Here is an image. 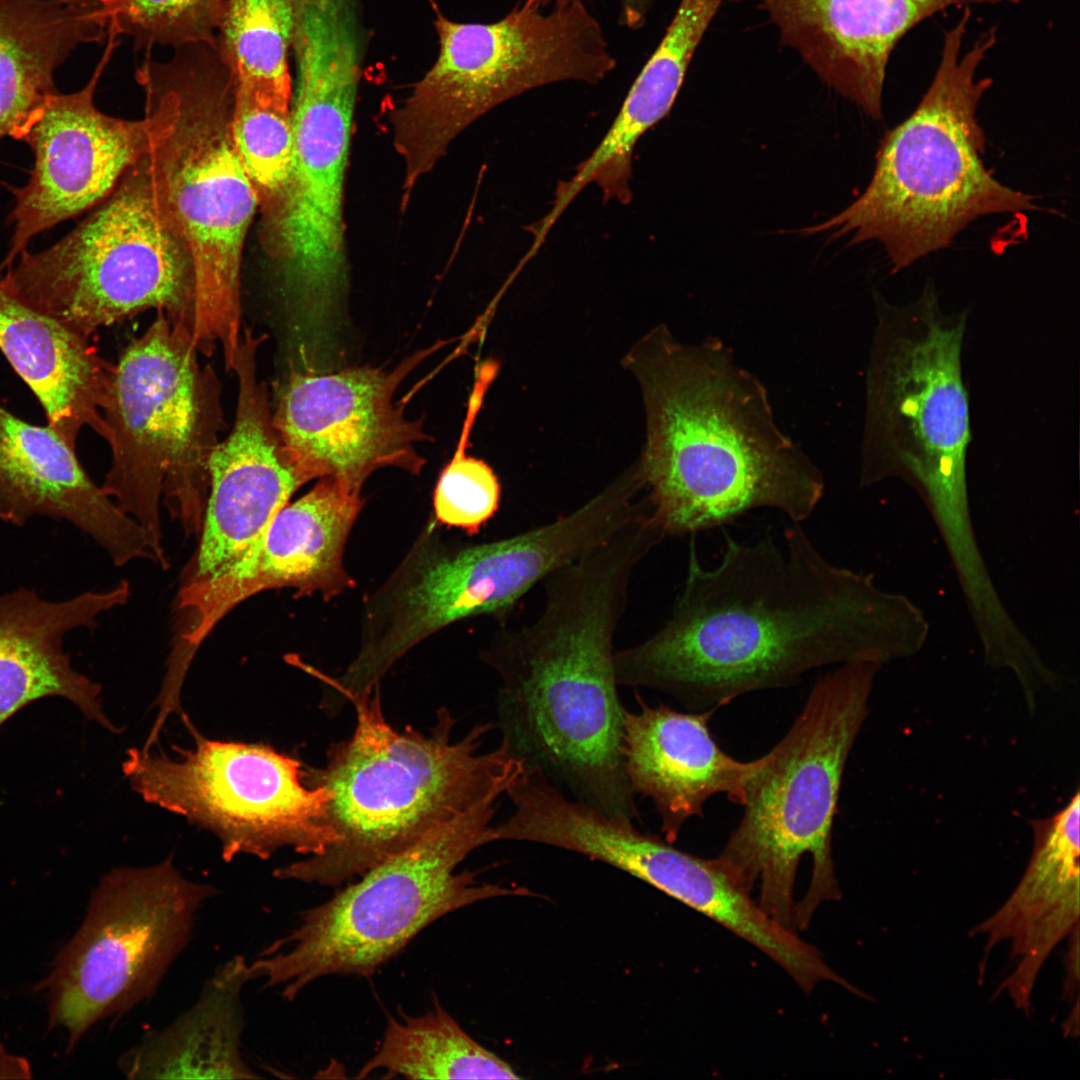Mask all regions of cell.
<instances>
[{
	"instance_id": "cell-2",
	"label": "cell",
	"mask_w": 1080,
	"mask_h": 1080,
	"mask_svg": "<svg viewBox=\"0 0 1080 1080\" xmlns=\"http://www.w3.org/2000/svg\"><path fill=\"white\" fill-rule=\"evenodd\" d=\"M647 416L637 465L665 537L723 526L756 508L811 516L824 477L776 423L763 383L721 339L654 330L631 354Z\"/></svg>"
},
{
	"instance_id": "cell-11",
	"label": "cell",
	"mask_w": 1080,
	"mask_h": 1080,
	"mask_svg": "<svg viewBox=\"0 0 1080 1080\" xmlns=\"http://www.w3.org/2000/svg\"><path fill=\"white\" fill-rule=\"evenodd\" d=\"M295 59L291 167L280 194L261 210V242L295 331L322 339L347 291L344 192L361 59L331 41L310 43Z\"/></svg>"
},
{
	"instance_id": "cell-23",
	"label": "cell",
	"mask_w": 1080,
	"mask_h": 1080,
	"mask_svg": "<svg viewBox=\"0 0 1080 1080\" xmlns=\"http://www.w3.org/2000/svg\"><path fill=\"white\" fill-rule=\"evenodd\" d=\"M637 709H624L621 754L634 795L649 798L666 840L674 842L683 825L701 816L705 803L724 794L742 805L763 758L740 761L714 740L709 720L715 710L681 712L649 705L636 696Z\"/></svg>"
},
{
	"instance_id": "cell-32",
	"label": "cell",
	"mask_w": 1080,
	"mask_h": 1080,
	"mask_svg": "<svg viewBox=\"0 0 1080 1080\" xmlns=\"http://www.w3.org/2000/svg\"><path fill=\"white\" fill-rule=\"evenodd\" d=\"M231 132L262 210L277 198L289 175L293 154L291 109L235 88Z\"/></svg>"
},
{
	"instance_id": "cell-28",
	"label": "cell",
	"mask_w": 1080,
	"mask_h": 1080,
	"mask_svg": "<svg viewBox=\"0 0 1080 1080\" xmlns=\"http://www.w3.org/2000/svg\"><path fill=\"white\" fill-rule=\"evenodd\" d=\"M105 11L59 0H0V140H20L57 91L54 72L78 46L108 35Z\"/></svg>"
},
{
	"instance_id": "cell-9",
	"label": "cell",
	"mask_w": 1080,
	"mask_h": 1080,
	"mask_svg": "<svg viewBox=\"0 0 1080 1080\" xmlns=\"http://www.w3.org/2000/svg\"><path fill=\"white\" fill-rule=\"evenodd\" d=\"M498 799H487L301 913L296 926L249 962L252 981L288 1001L326 976H371L422 930L476 902L522 894L457 868L497 841Z\"/></svg>"
},
{
	"instance_id": "cell-5",
	"label": "cell",
	"mask_w": 1080,
	"mask_h": 1080,
	"mask_svg": "<svg viewBox=\"0 0 1080 1080\" xmlns=\"http://www.w3.org/2000/svg\"><path fill=\"white\" fill-rule=\"evenodd\" d=\"M136 72L150 124L146 154L157 200L191 258L192 338L200 354L222 351L233 370L242 334L241 263L258 208L231 132L234 81L217 47L175 48Z\"/></svg>"
},
{
	"instance_id": "cell-25",
	"label": "cell",
	"mask_w": 1080,
	"mask_h": 1080,
	"mask_svg": "<svg viewBox=\"0 0 1080 1080\" xmlns=\"http://www.w3.org/2000/svg\"><path fill=\"white\" fill-rule=\"evenodd\" d=\"M129 595L130 585L122 581L61 601L24 587L0 596V726L28 704L58 696L116 731L102 712L100 686L73 669L63 640L76 628H94L98 615L124 605Z\"/></svg>"
},
{
	"instance_id": "cell-13",
	"label": "cell",
	"mask_w": 1080,
	"mask_h": 1080,
	"mask_svg": "<svg viewBox=\"0 0 1080 1080\" xmlns=\"http://www.w3.org/2000/svg\"><path fill=\"white\" fill-rule=\"evenodd\" d=\"M629 497L609 485L574 511L501 540L414 558L375 607L372 629L346 671L369 690L408 650L443 627L501 615L535 585L630 521Z\"/></svg>"
},
{
	"instance_id": "cell-37",
	"label": "cell",
	"mask_w": 1080,
	"mask_h": 1080,
	"mask_svg": "<svg viewBox=\"0 0 1080 1080\" xmlns=\"http://www.w3.org/2000/svg\"><path fill=\"white\" fill-rule=\"evenodd\" d=\"M66 4L77 6L85 9L103 10L107 14V5L109 0H59ZM108 15V14H107Z\"/></svg>"
},
{
	"instance_id": "cell-36",
	"label": "cell",
	"mask_w": 1080,
	"mask_h": 1080,
	"mask_svg": "<svg viewBox=\"0 0 1080 1080\" xmlns=\"http://www.w3.org/2000/svg\"><path fill=\"white\" fill-rule=\"evenodd\" d=\"M28 1063L21 1058L8 1055L0 1044V1078H29Z\"/></svg>"
},
{
	"instance_id": "cell-10",
	"label": "cell",
	"mask_w": 1080,
	"mask_h": 1080,
	"mask_svg": "<svg viewBox=\"0 0 1080 1080\" xmlns=\"http://www.w3.org/2000/svg\"><path fill=\"white\" fill-rule=\"evenodd\" d=\"M542 6L526 0L493 23L438 14L437 60L392 113L403 206L450 143L496 106L555 82L595 84L615 68L602 27L582 1L550 12Z\"/></svg>"
},
{
	"instance_id": "cell-7",
	"label": "cell",
	"mask_w": 1080,
	"mask_h": 1080,
	"mask_svg": "<svg viewBox=\"0 0 1080 1080\" xmlns=\"http://www.w3.org/2000/svg\"><path fill=\"white\" fill-rule=\"evenodd\" d=\"M872 662H848L819 679L787 733L762 756L743 814L715 857L758 905L796 933L818 906L841 896L832 830L843 774L869 713Z\"/></svg>"
},
{
	"instance_id": "cell-16",
	"label": "cell",
	"mask_w": 1080,
	"mask_h": 1080,
	"mask_svg": "<svg viewBox=\"0 0 1080 1080\" xmlns=\"http://www.w3.org/2000/svg\"><path fill=\"white\" fill-rule=\"evenodd\" d=\"M195 746L178 757L130 749L123 771L142 798L213 832L222 857L268 859L278 849L322 854L337 839L329 793L304 783V765L263 743L205 738L184 716Z\"/></svg>"
},
{
	"instance_id": "cell-38",
	"label": "cell",
	"mask_w": 1080,
	"mask_h": 1080,
	"mask_svg": "<svg viewBox=\"0 0 1080 1080\" xmlns=\"http://www.w3.org/2000/svg\"><path fill=\"white\" fill-rule=\"evenodd\" d=\"M533 1H537V2L541 3L542 5L550 3V2H553L555 5H561V4H566V3L575 2V1H582L583 2V0H533Z\"/></svg>"
},
{
	"instance_id": "cell-26",
	"label": "cell",
	"mask_w": 1080,
	"mask_h": 1080,
	"mask_svg": "<svg viewBox=\"0 0 1080 1080\" xmlns=\"http://www.w3.org/2000/svg\"><path fill=\"white\" fill-rule=\"evenodd\" d=\"M89 339L0 281V351L38 399L47 424L73 448L84 428L105 434L101 407L111 363Z\"/></svg>"
},
{
	"instance_id": "cell-1",
	"label": "cell",
	"mask_w": 1080,
	"mask_h": 1080,
	"mask_svg": "<svg viewBox=\"0 0 1080 1080\" xmlns=\"http://www.w3.org/2000/svg\"><path fill=\"white\" fill-rule=\"evenodd\" d=\"M720 563L704 568L694 538L672 614L647 640L615 652L618 685L716 710L758 690L791 686L814 669L872 662L877 602L865 580L826 560L800 523L785 546L724 532Z\"/></svg>"
},
{
	"instance_id": "cell-18",
	"label": "cell",
	"mask_w": 1080,
	"mask_h": 1080,
	"mask_svg": "<svg viewBox=\"0 0 1080 1080\" xmlns=\"http://www.w3.org/2000/svg\"><path fill=\"white\" fill-rule=\"evenodd\" d=\"M107 36L105 52L89 82L77 92L49 96L20 139L31 147L35 162L27 184L11 188L15 206L9 221L14 232L0 271L10 268L37 234L100 204L148 152L146 116L116 118L94 104L118 34L110 31Z\"/></svg>"
},
{
	"instance_id": "cell-17",
	"label": "cell",
	"mask_w": 1080,
	"mask_h": 1080,
	"mask_svg": "<svg viewBox=\"0 0 1080 1080\" xmlns=\"http://www.w3.org/2000/svg\"><path fill=\"white\" fill-rule=\"evenodd\" d=\"M426 350L393 371L352 367L333 373L296 370L282 387L273 425L296 468L310 481L332 477L361 490L376 470L396 467L413 474L425 461L416 443L422 425L409 421L393 396Z\"/></svg>"
},
{
	"instance_id": "cell-30",
	"label": "cell",
	"mask_w": 1080,
	"mask_h": 1080,
	"mask_svg": "<svg viewBox=\"0 0 1080 1080\" xmlns=\"http://www.w3.org/2000/svg\"><path fill=\"white\" fill-rule=\"evenodd\" d=\"M297 0H221L216 45L235 88L290 107Z\"/></svg>"
},
{
	"instance_id": "cell-31",
	"label": "cell",
	"mask_w": 1080,
	"mask_h": 1080,
	"mask_svg": "<svg viewBox=\"0 0 1080 1080\" xmlns=\"http://www.w3.org/2000/svg\"><path fill=\"white\" fill-rule=\"evenodd\" d=\"M495 370L490 363L479 367L461 437L434 491L437 520L469 534L479 532L496 514L500 503V484L493 470L484 461L466 454L471 428Z\"/></svg>"
},
{
	"instance_id": "cell-12",
	"label": "cell",
	"mask_w": 1080,
	"mask_h": 1080,
	"mask_svg": "<svg viewBox=\"0 0 1080 1080\" xmlns=\"http://www.w3.org/2000/svg\"><path fill=\"white\" fill-rule=\"evenodd\" d=\"M6 270L0 281L11 293L86 338L150 309L193 332V264L157 200L146 154L69 234Z\"/></svg>"
},
{
	"instance_id": "cell-6",
	"label": "cell",
	"mask_w": 1080,
	"mask_h": 1080,
	"mask_svg": "<svg viewBox=\"0 0 1080 1080\" xmlns=\"http://www.w3.org/2000/svg\"><path fill=\"white\" fill-rule=\"evenodd\" d=\"M970 7L944 32L939 65L911 115L886 132L864 192L801 234L825 233L849 245L881 243L898 271L947 248L979 217L1033 210V197L995 179L983 162L986 139L977 108L990 78L977 69L997 41L995 28L961 55Z\"/></svg>"
},
{
	"instance_id": "cell-35",
	"label": "cell",
	"mask_w": 1080,
	"mask_h": 1080,
	"mask_svg": "<svg viewBox=\"0 0 1080 1080\" xmlns=\"http://www.w3.org/2000/svg\"><path fill=\"white\" fill-rule=\"evenodd\" d=\"M1072 945L1068 951L1066 957L1067 975L1064 983V997L1066 999L1073 998V993H1077L1079 980V927L1075 928L1072 932Z\"/></svg>"
},
{
	"instance_id": "cell-24",
	"label": "cell",
	"mask_w": 1080,
	"mask_h": 1080,
	"mask_svg": "<svg viewBox=\"0 0 1080 1080\" xmlns=\"http://www.w3.org/2000/svg\"><path fill=\"white\" fill-rule=\"evenodd\" d=\"M1032 828V854L1023 877L1005 903L971 932L986 937L980 980L990 951L999 942H1010L1014 968L994 998L1007 991L1015 1007L1027 1015L1043 964L1079 926V791L1054 815L1033 821Z\"/></svg>"
},
{
	"instance_id": "cell-4",
	"label": "cell",
	"mask_w": 1080,
	"mask_h": 1080,
	"mask_svg": "<svg viewBox=\"0 0 1080 1080\" xmlns=\"http://www.w3.org/2000/svg\"><path fill=\"white\" fill-rule=\"evenodd\" d=\"M376 688L350 700L357 715L353 734L330 747L322 767L304 766V783L329 793L327 821L336 841L320 855L275 869L276 878L321 886L355 880L481 802L506 794L523 772V763L502 744L480 750L490 723L454 740L455 721L441 709L429 734L395 730Z\"/></svg>"
},
{
	"instance_id": "cell-14",
	"label": "cell",
	"mask_w": 1080,
	"mask_h": 1080,
	"mask_svg": "<svg viewBox=\"0 0 1080 1080\" xmlns=\"http://www.w3.org/2000/svg\"><path fill=\"white\" fill-rule=\"evenodd\" d=\"M866 373L863 481L902 468L939 500L964 491L971 439L961 349L965 314L926 291L902 307L877 304Z\"/></svg>"
},
{
	"instance_id": "cell-22",
	"label": "cell",
	"mask_w": 1080,
	"mask_h": 1080,
	"mask_svg": "<svg viewBox=\"0 0 1080 1080\" xmlns=\"http://www.w3.org/2000/svg\"><path fill=\"white\" fill-rule=\"evenodd\" d=\"M36 516L73 524L116 566L157 563L145 530L92 481L75 448L0 404V520L20 527Z\"/></svg>"
},
{
	"instance_id": "cell-3",
	"label": "cell",
	"mask_w": 1080,
	"mask_h": 1080,
	"mask_svg": "<svg viewBox=\"0 0 1080 1080\" xmlns=\"http://www.w3.org/2000/svg\"><path fill=\"white\" fill-rule=\"evenodd\" d=\"M630 567L588 553L548 576L536 620L505 630L488 656L500 677L501 743L572 799L633 825L639 812L621 754L624 707L613 640Z\"/></svg>"
},
{
	"instance_id": "cell-21",
	"label": "cell",
	"mask_w": 1080,
	"mask_h": 1080,
	"mask_svg": "<svg viewBox=\"0 0 1080 1080\" xmlns=\"http://www.w3.org/2000/svg\"><path fill=\"white\" fill-rule=\"evenodd\" d=\"M752 2L830 88L878 120L891 54L915 26L950 7L1017 0H737Z\"/></svg>"
},
{
	"instance_id": "cell-34",
	"label": "cell",
	"mask_w": 1080,
	"mask_h": 1080,
	"mask_svg": "<svg viewBox=\"0 0 1080 1080\" xmlns=\"http://www.w3.org/2000/svg\"><path fill=\"white\" fill-rule=\"evenodd\" d=\"M618 3L621 23L630 29H638L645 23L653 0H618Z\"/></svg>"
},
{
	"instance_id": "cell-19",
	"label": "cell",
	"mask_w": 1080,
	"mask_h": 1080,
	"mask_svg": "<svg viewBox=\"0 0 1080 1080\" xmlns=\"http://www.w3.org/2000/svg\"><path fill=\"white\" fill-rule=\"evenodd\" d=\"M362 506L361 490L332 477L319 478L305 495L286 504L236 561L183 585L179 608L187 616V638L201 645L233 608L270 589L292 588L295 597L319 593L330 600L352 587L343 554Z\"/></svg>"
},
{
	"instance_id": "cell-15",
	"label": "cell",
	"mask_w": 1080,
	"mask_h": 1080,
	"mask_svg": "<svg viewBox=\"0 0 1080 1080\" xmlns=\"http://www.w3.org/2000/svg\"><path fill=\"white\" fill-rule=\"evenodd\" d=\"M217 894L183 877L172 857L102 877L81 926L39 985L48 991L49 1025L65 1028L69 1050L97 1022L154 995L190 942L198 912Z\"/></svg>"
},
{
	"instance_id": "cell-8",
	"label": "cell",
	"mask_w": 1080,
	"mask_h": 1080,
	"mask_svg": "<svg viewBox=\"0 0 1080 1080\" xmlns=\"http://www.w3.org/2000/svg\"><path fill=\"white\" fill-rule=\"evenodd\" d=\"M199 355L191 330L156 312L110 365L101 407L111 465L100 487L165 569L161 497L188 532L201 529L208 459L226 426L219 379Z\"/></svg>"
},
{
	"instance_id": "cell-29",
	"label": "cell",
	"mask_w": 1080,
	"mask_h": 1080,
	"mask_svg": "<svg viewBox=\"0 0 1080 1080\" xmlns=\"http://www.w3.org/2000/svg\"><path fill=\"white\" fill-rule=\"evenodd\" d=\"M374 1072L408 1079H519L514 1069L471 1038L441 1006L391 1017L357 1078Z\"/></svg>"
},
{
	"instance_id": "cell-33",
	"label": "cell",
	"mask_w": 1080,
	"mask_h": 1080,
	"mask_svg": "<svg viewBox=\"0 0 1080 1080\" xmlns=\"http://www.w3.org/2000/svg\"><path fill=\"white\" fill-rule=\"evenodd\" d=\"M221 0H109V29L128 35L137 50L216 45ZM108 29V30H109Z\"/></svg>"
},
{
	"instance_id": "cell-20",
	"label": "cell",
	"mask_w": 1080,
	"mask_h": 1080,
	"mask_svg": "<svg viewBox=\"0 0 1080 1080\" xmlns=\"http://www.w3.org/2000/svg\"><path fill=\"white\" fill-rule=\"evenodd\" d=\"M263 339L243 328L232 370L238 382L235 420L208 459L200 542L186 583L205 579L241 557L309 482L273 425L267 385L258 375Z\"/></svg>"
},
{
	"instance_id": "cell-27",
	"label": "cell",
	"mask_w": 1080,
	"mask_h": 1080,
	"mask_svg": "<svg viewBox=\"0 0 1080 1080\" xmlns=\"http://www.w3.org/2000/svg\"><path fill=\"white\" fill-rule=\"evenodd\" d=\"M250 981L242 955L223 963L187 1010L122 1053L121 1073L138 1080L260 1078L242 1053V993Z\"/></svg>"
}]
</instances>
